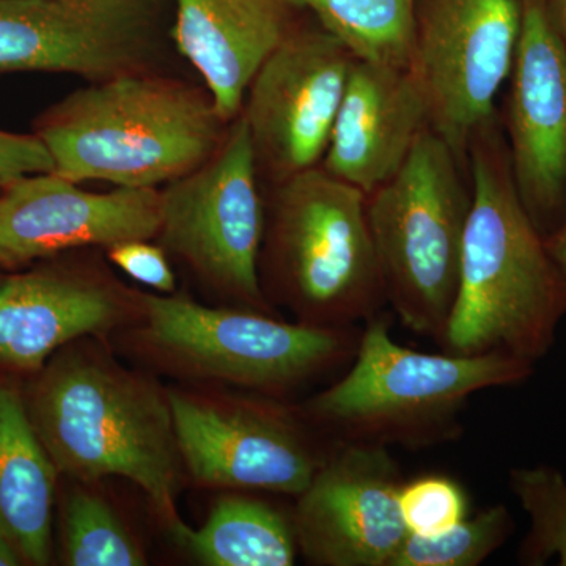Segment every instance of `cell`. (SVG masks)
Wrapping results in <instances>:
<instances>
[{
	"instance_id": "obj_1",
	"label": "cell",
	"mask_w": 566,
	"mask_h": 566,
	"mask_svg": "<svg viewBox=\"0 0 566 566\" xmlns=\"http://www.w3.org/2000/svg\"><path fill=\"white\" fill-rule=\"evenodd\" d=\"M468 167L460 279L438 344L458 356L504 353L536 364L566 316V279L517 193L499 111L472 137Z\"/></svg>"
},
{
	"instance_id": "obj_2",
	"label": "cell",
	"mask_w": 566,
	"mask_h": 566,
	"mask_svg": "<svg viewBox=\"0 0 566 566\" xmlns=\"http://www.w3.org/2000/svg\"><path fill=\"white\" fill-rule=\"evenodd\" d=\"M85 338L66 345L35 382L33 428L59 474L81 483L132 480L177 538L186 524L177 509L182 463L169 390Z\"/></svg>"
},
{
	"instance_id": "obj_3",
	"label": "cell",
	"mask_w": 566,
	"mask_h": 566,
	"mask_svg": "<svg viewBox=\"0 0 566 566\" xmlns=\"http://www.w3.org/2000/svg\"><path fill=\"white\" fill-rule=\"evenodd\" d=\"M227 128L210 93L147 70L71 93L35 134L59 177L158 188L207 161Z\"/></svg>"
},
{
	"instance_id": "obj_4",
	"label": "cell",
	"mask_w": 566,
	"mask_h": 566,
	"mask_svg": "<svg viewBox=\"0 0 566 566\" xmlns=\"http://www.w3.org/2000/svg\"><path fill=\"white\" fill-rule=\"evenodd\" d=\"M535 364L504 353L458 356L420 353L397 344L386 315L368 319L348 374L303 406L304 420L333 442L401 446L457 441L469 398L527 381Z\"/></svg>"
},
{
	"instance_id": "obj_5",
	"label": "cell",
	"mask_w": 566,
	"mask_h": 566,
	"mask_svg": "<svg viewBox=\"0 0 566 566\" xmlns=\"http://www.w3.org/2000/svg\"><path fill=\"white\" fill-rule=\"evenodd\" d=\"M259 271L268 303L312 326H356L387 304L365 193L322 166L271 185Z\"/></svg>"
},
{
	"instance_id": "obj_6",
	"label": "cell",
	"mask_w": 566,
	"mask_h": 566,
	"mask_svg": "<svg viewBox=\"0 0 566 566\" xmlns=\"http://www.w3.org/2000/svg\"><path fill=\"white\" fill-rule=\"evenodd\" d=\"M133 344L166 374L263 395L292 392L353 360L363 331L286 323L249 307L140 294Z\"/></svg>"
},
{
	"instance_id": "obj_7",
	"label": "cell",
	"mask_w": 566,
	"mask_h": 566,
	"mask_svg": "<svg viewBox=\"0 0 566 566\" xmlns=\"http://www.w3.org/2000/svg\"><path fill=\"white\" fill-rule=\"evenodd\" d=\"M471 205L468 164L431 128L398 172L365 196L387 304L436 344L455 303Z\"/></svg>"
},
{
	"instance_id": "obj_8",
	"label": "cell",
	"mask_w": 566,
	"mask_h": 566,
	"mask_svg": "<svg viewBox=\"0 0 566 566\" xmlns=\"http://www.w3.org/2000/svg\"><path fill=\"white\" fill-rule=\"evenodd\" d=\"M260 180L251 136L238 115L207 161L159 191L158 237L214 293L238 307L273 314L260 283Z\"/></svg>"
},
{
	"instance_id": "obj_9",
	"label": "cell",
	"mask_w": 566,
	"mask_h": 566,
	"mask_svg": "<svg viewBox=\"0 0 566 566\" xmlns=\"http://www.w3.org/2000/svg\"><path fill=\"white\" fill-rule=\"evenodd\" d=\"M520 33V0H416L409 70L431 128L465 164L472 137L497 115Z\"/></svg>"
},
{
	"instance_id": "obj_10",
	"label": "cell",
	"mask_w": 566,
	"mask_h": 566,
	"mask_svg": "<svg viewBox=\"0 0 566 566\" xmlns=\"http://www.w3.org/2000/svg\"><path fill=\"white\" fill-rule=\"evenodd\" d=\"M169 401L181 463L203 486L296 497L331 450L275 401L182 389Z\"/></svg>"
},
{
	"instance_id": "obj_11",
	"label": "cell",
	"mask_w": 566,
	"mask_h": 566,
	"mask_svg": "<svg viewBox=\"0 0 566 566\" xmlns=\"http://www.w3.org/2000/svg\"><path fill=\"white\" fill-rule=\"evenodd\" d=\"M354 61L311 14L263 62L240 112L260 178L274 185L322 164Z\"/></svg>"
},
{
	"instance_id": "obj_12",
	"label": "cell",
	"mask_w": 566,
	"mask_h": 566,
	"mask_svg": "<svg viewBox=\"0 0 566 566\" xmlns=\"http://www.w3.org/2000/svg\"><path fill=\"white\" fill-rule=\"evenodd\" d=\"M163 0H0V73H70L92 82L150 70Z\"/></svg>"
},
{
	"instance_id": "obj_13",
	"label": "cell",
	"mask_w": 566,
	"mask_h": 566,
	"mask_svg": "<svg viewBox=\"0 0 566 566\" xmlns=\"http://www.w3.org/2000/svg\"><path fill=\"white\" fill-rule=\"evenodd\" d=\"M520 3V40L499 118L517 193L546 238L566 221V46L545 0Z\"/></svg>"
},
{
	"instance_id": "obj_14",
	"label": "cell",
	"mask_w": 566,
	"mask_h": 566,
	"mask_svg": "<svg viewBox=\"0 0 566 566\" xmlns=\"http://www.w3.org/2000/svg\"><path fill=\"white\" fill-rule=\"evenodd\" d=\"M400 468L382 446L334 442L292 513L297 547L312 565L390 566L408 538Z\"/></svg>"
},
{
	"instance_id": "obj_15",
	"label": "cell",
	"mask_w": 566,
	"mask_h": 566,
	"mask_svg": "<svg viewBox=\"0 0 566 566\" xmlns=\"http://www.w3.org/2000/svg\"><path fill=\"white\" fill-rule=\"evenodd\" d=\"M0 266L17 268L91 245L158 237V188L91 192L55 174H39L0 189Z\"/></svg>"
},
{
	"instance_id": "obj_16",
	"label": "cell",
	"mask_w": 566,
	"mask_h": 566,
	"mask_svg": "<svg viewBox=\"0 0 566 566\" xmlns=\"http://www.w3.org/2000/svg\"><path fill=\"white\" fill-rule=\"evenodd\" d=\"M139 293L91 270L0 275V365L41 370L52 354L139 316Z\"/></svg>"
},
{
	"instance_id": "obj_17",
	"label": "cell",
	"mask_w": 566,
	"mask_h": 566,
	"mask_svg": "<svg viewBox=\"0 0 566 566\" xmlns=\"http://www.w3.org/2000/svg\"><path fill=\"white\" fill-rule=\"evenodd\" d=\"M428 128L427 99L409 66L356 59L319 166L367 196L398 172Z\"/></svg>"
},
{
	"instance_id": "obj_18",
	"label": "cell",
	"mask_w": 566,
	"mask_h": 566,
	"mask_svg": "<svg viewBox=\"0 0 566 566\" xmlns=\"http://www.w3.org/2000/svg\"><path fill=\"white\" fill-rule=\"evenodd\" d=\"M172 36L223 122L240 115L256 71L305 20L303 0H174Z\"/></svg>"
},
{
	"instance_id": "obj_19",
	"label": "cell",
	"mask_w": 566,
	"mask_h": 566,
	"mask_svg": "<svg viewBox=\"0 0 566 566\" xmlns=\"http://www.w3.org/2000/svg\"><path fill=\"white\" fill-rule=\"evenodd\" d=\"M57 474L28 405L17 390L0 386V534L31 565L51 562Z\"/></svg>"
},
{
	"instance_id": "obj_20",
	"label": "cell",
	"mask_w": 566,
	"mask_h": 566,
	"mask_svg": "<svg viewBox=\"0 0 566 566\" xmlns=\"http://www.w3.org/2000/svg\"><path fill=\"white\" fill-rule=\"evenodd\" d=\"M175 542L208 566H292L300 551L292 515L243 494L222 495L202 527Z\"/></svg>"
},
{
	"instance_id": "obj_21",
	"label": "cell",
	"mask_w": 566,
	"mask_h": 566,
	"mask_svg": "<svg viewBox=\"0 0 566 566\" xmlns=\"http://www.w3.org/2000/svg\"><path fill=\"white\" fill-rule=\"evenodd\" d=\"M359 61L409 66L416 0H303Z\"/></svg>"
},
{
	"instance_id": "obj_22",
	"label": "cell",
	"mask_w": 566,
	"mask_h": 566,
	"mask_svg": "<svg viewBox=\"0 0 566 566\" xmlns=\"http://www.w3.org/2000/svg\"><path fill=\"white\" fill-rule=\"evenodd\" d=\"M62 538L65 565H147L144 549L120 516L102 495L87 488H76L66 497Z\"/></svg>"
},
{
	"instance_id": "obj_23",
	"label": "cell",
	"mask_w": 566,
	"mask_h": 566,
	"mask_svg": "<svg viewBox=\"0 0 566 566\" xmlns=\"http://www.w3.org/2000/svg\"><path fill=\"white\" fill-rule=\"evenodd\" d=\"M509 486L531 521L517 562L543 566L557 558L558 565L566 566L565 475L546 464L516 468L510 471Z\"/></svg>"
},
{
	"instance_id": "obj_24",
	"label": "cell",
	"mask_w": 566,
	"mask_h": 566,
	"mask_svg": "<svg viewBox=\"0 0 566 566\" xmlns=\"http://www.w3.org/2000/svg\"><path fill=\"white\" fill-rule=\"evenodd\" d=\"M515 521L504 504L486 506L444 534L408 535L390 566H479L505 545Z\"/></svg>"
},
{
	"instance_id": "obj_25",
	"label": "cell",
	"mask_w": 566,
	"mask_h": 566,
	"mask_svg": "<svg viewBox=\"0 0 566 566\" xmlns=\"http://www.w3.org/2000/svg\"><path fill=\"white\" fill-rule=\"evenodd\" d=\"M401 517L409 535H441L469 516L463 485L444 474H424L403 482L398 494Z\"/></svg>"
},
{
	"instance_id": "obj_26",
	"label": "cell",
	"mask_w": 566,
	"mask_h": 566,
	"mask_svg": "<svg viewBox=\"0 0 566 566\" xmlns=\"http://www.w3.org/2000/svg\"><path fill=\"white\" fill-rule=\"evenodd\" d=\"M107 256L133 281L150 286L155 292L172 294L177 289V279L166 252L150 244V240H132L112 245L107 249Z\"/></svg>"
},
{
	"instance_id": "obj_27",
	"label": "cell",
	"mask_w": 566,
	"mask_h": 566,
	"mask_svg": "<svg viewBox=\"0 0 566 566\" xmlns=\"http://www.w3.org/2000/svg\"><path fill=\"white\" fill-rule=\"evenodd\" d=\"M54 172V163L36 134L0 129V189L31 175Z\"/></svg>"
},
{
	"instance_id": "obj_28",
	"label": "cell",
	"mask_w": 566,
	"mask_h": 566,
	"mask_svg": "<svg viewBox=\"0 0 566 566\" xmlns=\"http://www.w3.org/2000/svg\"><path fill=\"white\" fill-rule=\"evenodd\" d=\"M546 245L554 262L557 263L558 270L566 279V221L558 227L556 232L546 237Z\"/></svg>"
},
{
	"instance_id": "obj_29",
	"label": "cell",
	"mask_w": 566,
	"mask_h": 566,
	"mask_svg": "<svg viewBox=\"0 0 566 566\" xmlns=\"http://www.w3.org/2000/svg\"><path fill=\"white\" fill-rule=\"evenodd\" d=\"M547 13L566 46V0H545Z\"/></svg>"
},
{
	"instance_id": "obj_30",
	"label": "cell",
	"mask_w": 566,
	"mask_h": 566,
	"mask_svg": "<svg viewBox=\"0 0 566 566\" xmlns=\"http://www.w3.org/2000/svg\"><path fill=\"white\" fill-rule=\"evenodd\" d=\"M22 558L14 546L11 545L9 539L0 534V566H17L20 565Z\"/></svg>"
}]
</instances>
